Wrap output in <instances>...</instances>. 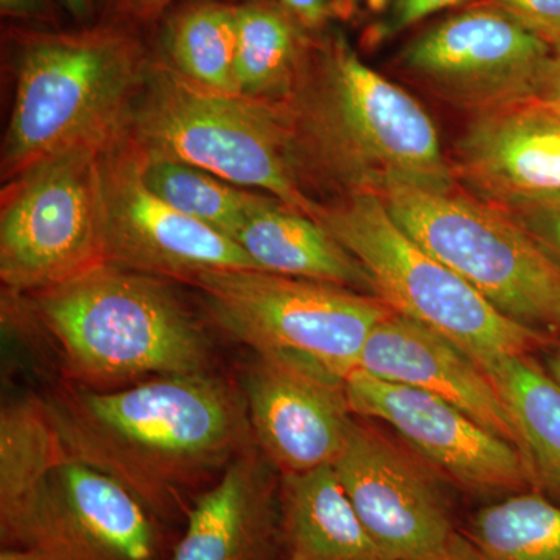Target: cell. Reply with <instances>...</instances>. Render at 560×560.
I'll list each match as a JSON object with an SVG mask.
<instances>
[{"mask_svg": "<svg viewBox=\"0 0 560 560\" xmlns=\"http://www.w3.org/2000/svg\"><path fill=\"white\" fill-rule=\"evenodd\" d=\"M345 393L352 415L388 423L458 488L481 495L533 489L521 451L448 401L361 370L345 378Z\"/></svg>", "mask_w": 560, "mask_h": 560, "instance_id": "obj_14", "label": "cell"}, {"mask_svg": "<svg viewBox=\"0 0 560 560\" xmlns=\"http://www.w3.org/2000/svg\"><path fill=\"white\" fill-rule=\"evenodd\" d=\"M62 452L43 399L9 401L0 412V511L27 497Z\"/></svg>", "mask_w": 560, "mask_h": 560, "instance_id": "obj_26", "label": "cell"}, {"mask_svg": "<svg viewBox=\"0 0 560 560\" xmlns=\"http://www.w3.org/2000/svg\"><path fill=\"white\" fill-rule=\"evenodd\" d=\"M381 200L427 253L470 283L504 316L560 337V267L506 210L463 187H396Z\"/></svg>", "mask_w": 560, "mask_h": 560, "instance_id": "obj_7", "label": "cell"}, {"mask_svg": "<svg viewBox=\"0 0 560 560\" xmlns=\"http://www.w3.org/2000/svg\"><path fill=\"white\" fill-rule=\"evenodd\" d=\"M162 47L168 66L200 86L238 95L235 81L237 5L197 0L165 22Z\"/></svg>", "mask_w": 560, "mask_h": 560, "instance_id": "obj_23", "label": "cell"}, {"mask_svg": "<svg viewBox=\"0 0 560 560\" xmlns=\"http://www.w3.org/2000/svg\"><path fill=\"white\" fill-rule=\"evenodd\" d=\"M510 13L552 51H560V0H486Z\"/></svg>", "mask_w": 560, "mask_h": 560, "instance_id": "obj_28", "label": "cell"}, {"mask_svg": "<svg viewBox=\"0 0 560 560\" xmlns=\"http://www.w3.org/2000/svg\"><path fill=\"white\" fill-rule=\"evenodd\" d=\"M374 560H390V559H374ZM434 560H475L474 555H471V550L469 545H467L466 539H464L463 545L458 548V550L453 551L452 555L445 556V558L434 559Z\"/></svg>", "mask_w": 560, "mask_h": 560, "instance_id": "obj_37", "label": "cell"}, {"mask_svg": "<svg viewBox=\"0 0 560 560\" xmlns=\"http://www.w3.org/2000/svg\"><path fill=\"white\" fill-rule=\"evenodd\" d=\"M308 32H320L355 11L357 0H279Z\"/></svg>", "mask_w": 560, "mask_h": 560, "instance_id": "obj_29", "label": "cell"}, {"mask_svg": "<svg viewBox=\"0 0 560 560\" xmlns=\"http://www.w3.org/2000/svg\"><path fill=\"white\" fill-rule=\"evenodd\" d=\"M452 165L458 184L492 205L560 197V114L539 102L477 114Z\"/></svg>", "mask_w": 560, "mask_h": 560, "instance_id": "obj_16", "label": "cell"}, {"mask_svg": "<svg viewBox=\"0 0 560 560\" xmlns=\"http://www.w3.org/2000/svg\"><path fill=\"white\" fill-rule=\"evenodd\" d=\"M552 49L485 2L427 28L400 55L404 72L455 108L477 114L536 102Z\"/></svg>", "mask_w": 560, "mask_h": 560, "instance_id": "obj_11", "label": "cell"}, {"mask_svg": "<svg viewBox=\"0 0 560 560\" xmlns=\"http://www.w3.org/2000/svg\"><path fill=\"white\" fill-rule=\"evenodd\" d=\"M311 32L279 0H246L237 5L235 81L238 95L289 103L311 61Z\"/></svg>", "mask_w": 560, "mask_h": 560, "instance_id": "obj_21", "label": "cell"}, {"mask_svg": "<svg viewBox=\"0 0 560 560\" xmlns=\"http://www.w3.org/2000/svg\"><path fill=\"white\" fill-rule=\"evenodd\" d=\"M232 241L257 270L318 280L377 298L374 280L319 221L267 195Z\"/></svg>", "mask_w": 560, "mask_h": 560, "instance_id": "obj_19", "label": "cell"}, {"mask_svg": "<svg viewBox=\"0 0 560 560\" xmlns=\"http://www.w3.org/2000/svg\"><path fill=\"white\" fill-rule=\"evenodd\" d=\"M357 370L433 394L521 451L514 420L486 371L418 320L390 312L371 331Z\"/></svg>", "mask_w": 560, "mask_h": 560, "instance_id": "obj_17", "label": "cell"}, {"mask_svg": "<svg viewBox=\"0 0 560 560\" xmlns=\"http://www.w3.org/2000/svg\"><path fill=\"white\" fill-rule=\"evenodd\" d=\"M102 184L108 264L186 283L206 271L257 270L237 242L147 187L139 151L124 135L102 151Z\"/></svg>", "mask_w": 560, "mask_h": 560, "instance_id": "obj_12", "label": "cell"}, {"mask_svg": "<svg viewBox=\"0 0 560 560\" xmlns=\"http://www.w3.org/2000/svg\"><path fill=\"white\" fill-rule=\"evenodd\" d=\"M32 300L36 323L77 388L209 372L208 334L168 279L105 261Z\"/></svg>", "mask_w": 560, "mask_h": 560, "instance_id": "obj_3", "label": "cell"}, {"mask_svg": "<svg viewBox=\"0 0 560 560\" xmlns=\"http://www.w3.org/2000/svg\"><path fill=\"white\" fill-rule=\"evenodd\" d=\"M0 560H51L46 556H40L38 552L13 550V548H2L0 552Z\"/></svg>", "mask_w": 560, "mask_h": 560, "instance_id": "obj_36", "label": "cell"}, {"mask_svg": "<svg viewBox=\"0 0 560 560\" xmlns=\"http://www.w3.org/2000/svg\"><path fill=\"white\" fill-rule=\"evenodd\" d=\"M189 283L231 340L256 355L315 364L342 381L359 368L371 331L393 312L381 298L250 268L206 271Z\"/></svg>", "mask_w": 560, "mask_h": 560, "instance_id": "obj_8", "label": "cell"}, {"mask_svg": "<svg viewBox=\"0 0 560 560\" xmlns=\"http://www.w3.org/2000/svg\"><path fill=\"white\" fill-rule=\"evenodd\" d=\"M560 267V197L500 206Z\"/></svg>", "mask_w": 560, "mask_h": 560, "instance_id": "obj_27", "label": "cell"}, {"mask_svg": "<svg viewBox=\"0 0 560 560\" xmlns=\"http://www.w3.org/2000/svg\"><path fill=\"white\" fill-rule=\"evenodd\" d=\"M124 136L142 156L194 165L312 219L323 202L313 197L302 168L287 103L224 94L168 65H151Z\"/></svg>", "mask_w": 560, "mask_h": 560, "instance_id": "obj_5", "label": "cell"}, {"mask_svg": "<svg viewBox=\"0 0 560 560\" xmlns=\"http://www.w3.org/2000/svg\"><path fill=\"white\" fill-rule=\"evenodd\" d=\"M61 2L66 10L79 21L91 18L92 11L95 9V0H61Z\"/></svg>", "mask_w": 560, "mask_h": 560, "instance_id": "obj_34", "label": "cell"}, {"mask_svg": "<svg viewBox=\"0 0 560 560\" xmlns=\"http://www.w3.org/2000/svg\"><path fill=\"white\" fill-rule=\"evenodd\" d=\"M43 401L68 455L119 481L161 522L186 517L254 445L245 397L210 372L106 390L66 386Z\"/></svg>", "mask_w": 560, "mask_h": 560, "instance_id": "obj_1", "label": "cell"}, {"mask_svg": "<svg viewBox=\"0 0 560 560\" xmlns=\"http://www.w3.org/2000/svg\"><path fill=\"white\" fill-rule=\"evenodd\" d=\"M287 560H296V559H294V558H287Z\"/></svg>", "mask_w": 560, "mask_h": 560, "instance_id": "obj_38", "label": "cell"}, {"mask_svg": "<svg viewBox=\"0 0 560 560\" xmlns=\"http://www.w3.org/2000/svg\"><path fill=\"white\" fill-rule=\"evenodd\" d=\"M459 533L475 560H560V504L539 490L510 493Z\"/></svg>", "mask_w": 560, "mask_h": 560, "instance_id": "obj_24", "label": "cell"}, {"mask_svg": "<svg viewBox=\"0 0 560 560\" xmlns=\"http://www.w3.org/2000/svg\"><path fill=\"white\" fill-rule=\"evenodd\" d=\"M506 404L533 489L560 504V383L536 355H506L482 366Z\"/></svg>", "mask_w": 560, "mask_h": 560, "instance_id": "obj_22", "label": "cell"}, {"mask_svg": "<svg viewBox=\"0 0 560 560\" xmlns=\"http://www.w3.org/2000/svg\"><path fill=\"white\" fill-rule=\"evenodd\" d=\"M2 548L51 560H171L161 521L105 471L62 452L35 489L0 512Z\"/></svg>", "mask_w": 560, "mask_h": 560, "instance_id": "obj_10", "label": "cell"}, {"mask_svg": "<svg viewBox=\"0 0 560 560\" xmlns=\"http://www.w3.org/2000/svg\"><path fill=\"white\" fill-rule=\"evenodd\" d=\"M544 366L550 372L555 381L560 383V337L552 338L548 348L544 350Z\"/></svg>", "mask_w": 560, "mask_h": 560, "instance_id": "obj_33", "label": "cell"}, {"mask_svg": "<svg viewBox=\"0 0 560 560\" xmlns=\"http://www.w3.org/2000/svg\"><path fill=\"white\" fill-rule=\"evenodd\" d=\"M168 2H172V0H125V3L131 10L139 14L156 13L162 7L167 5Z\"/></svg>", "mask_w": 560, "mask_h": 560, "instance_id": "obj_35", "label": "cell"}, {"mask_svg": "<svg viewBox=\"0 0 560 560\" xmlns=\"http://www.w3.org/2000/svg\"><path fill=\"white\" fill-rule=\"evenodd\" d=\"M140 161L142 178L153 194L184 215L201 221L230 238L268 195L234 186L212 173L183 162L156 160L142 154Z\"/></svg>", "mask_w": 560, "mask_h": 560, "instance_id": "obj_25", "label": "cell"}, {"mask_svg": "<svg viewBox=\"0 0 560 560\" xmlns=\"http://www.w3.org/2000/svg\"><path fill=\"white\" fill-rule=\"evenodd\" d=\"M79 147L10 179L0 208V279L32 294L105 264L102 151Z\"/></svg>", "mask_w": 560, "mask_h": 560, "instance_id": "obj_9", "label": "cell"}, {"mask_svg": "<svg viewBox=\"0 0 560 560\" xmlns=\"http://www.w3.org/2000/svg\"><path fill=\"white\" fill-rule=\"evenodd\" d=\"M242 389L254 444L280 475L340 456L353 422L342 378L305 361L256 355Z\"/></svg>", "mask_w": 560, "mask_h": 560, "instance_id": "obj_15", "label": "cell"}, {"mask_svg": "<svg viewBox=\"0 0 560 560\" xmlns=\"http://www.w3.org/2000/svg\"><path fill=\"white\" fill-rule=\"evenodd\" d=\"M279 504L287 558L385 559L350 503L334 466L280 475Z\"/></svg>", "mask_w": 560, "mask_h": 560, "instance_id": "obj_20", "label": "cell"}, {"mask_svg": "<svg viewBox=\"0 0 560 560\" xmlns=\"http://www.w3.org/2000/svg\"><path fill=\"white\" fill-rule=\"evenodd\" d=\"M257 445L195 499L171 560H276L283 545L279 488Z\"/></svg>", "mask_w": 560, "mask_h": 560, "instance_id": "obj_18", "label": "cell"}, {"mask_svg": "<svg viewBox=\"0 0 560 560\" xmlns=\"http://www.w3.org/2000/svg\"><path fill=\"white\" fill-rule=\"evenodd\" d=\"M150 66L139 40L114 25L24 35L2 179L79 147H109L124 135Z\"/></svg>", "mask_w": 560, "mask_h": 560, "instance_id": "obj_4", "label": "cell"}, {"mask_svg": "<svg viewBox=\"0 0 560 560\" xmlns=\"http://www.w3.org/2000/svg\"><path fill=\"white\" fill-rule=\"evenodd\" d=\"M460 2L464 0H389L382 31L385 35H396L442 10L459 5Z\"/></svg>", "mask_w": 560, "mask_h": 560, "instance_id": "obj_30", "label": "cell"}, {"mask_svg": "<svg viewBox=\"0 0 560 560\" xmlns=\"http://www.w3.org/2000/svg\"><path fill=\"white\" fill-rule=\"evenodd\" d=\"M315 220L366 268L390 311L444 335L481 368L500 357L536 355L552 341L504 316L427 253L393 220L378 195H337L320 202Z\"/></svg>", "mask_w": 560, "mask_h": 560, "instance_id": "obj_6", "label": "cell"}, {"mask_svg": "<svg viewBox=\"0 0 560 560\" xmlns=\"http://www.w3.org/2000/svg\"><path fill=\"white\" fill-rule=\"evenodd\" d=\"M536 102L560 114V51H552L550 61L541 73Z\"/></svg>", "mask_w": 560, "mask_h": 560, "instance_id": "obj_31", "label": "cell"}, {"mask_svg": "<svg viewBox=\"0 0 560 560\" xmlns=\"http://www.w3.org/2000/svg\"><path fill=\"white\" fill-rule=\"evenodd\" d=\"M3 16L18 20H49L51 16L49 0H0Z\"/></svg>", "mask_w": 560, "mask_h": 560, "instance_id": "obj_32", "label": "cell"}, {"mask_svg": "<svg viewBox=\"0 0 560 560\" xmlns=\"http://www.w3.org/2000/svg\"><path fill=\"white\" fill-rule=\"evenodd\" d=\"M287 105L313 190L382 197L396 187H459L427 109L361 60L340 33L315 40Z\"/></svg>", "mask_w": 560, "mask_h": 560, "instance_id": "obj_2", "label": "cell"}, {"mask_svg": "<svg viewBox=\"0 0 560 560\" xmlns=\"http://www.w3.org/2000/svg\"><path fill=\"white\" fill-rule=\"evenodd\" d=\"M331 466L383 558L434 560L463 545L429 469L381 431L353 420Z\"/></svg>", "mask_w": 560, "mask_h": 560, "instance_id": "obj_13", "label": "cell"}]
</instances>
